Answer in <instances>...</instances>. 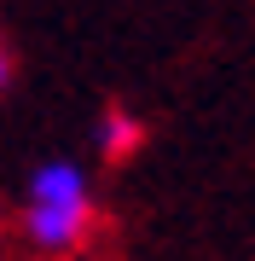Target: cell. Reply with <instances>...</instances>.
Masks as SVG:
<instances>
[{"mask_svg": "<svg viewBox=\"0 0 255 261\" xmlns=\"http://www.w3.org/2000/svg\"><path fill=\"white\" fill-rule=\"evenodd\" d=\"M99 226V192L81 157H41L23 174V203H18V232L35 255H76L87 250Z\"/></svg>", "mask_w": 255, "mask_h": 261, "instance_id": "6da1fadb", "label": "cell"}, {"mask_svg": "<svg viewBox=\"0 0 255 261\" xmlns=\"http://www.w3.org/2000/svg\"><path fill=\"white\" fill-rule=\"evenodd\" d=\"M139 145H145V122H139V111H128V105H104L99 122H93V151H99L104 163H128Z\"/></svg>", "mask_w": 255, "mask_h": 261, "instance_id": "7a4b0ae2", "label": "cell"}, {"mask_svg": "<svg viewBox=\"0 0 255 261\" xmlns=\"http://www.w3.org/2000/svg\"><path fill=\"white\" fill-rule=\"evenodd\" d=\"M6 87H12V53H6V41H0V99H6Z\"/></svg>", "mask_w": 255, "mask_h": 261, "instance_id": "3957f363", "label": "cell"}]
</instances>
